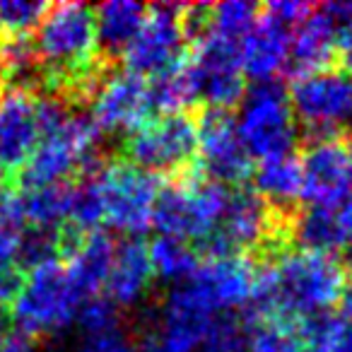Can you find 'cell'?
<instances>
[{"label":"cell","instance_id":"1","mask_svg":"<svg viewBox=\"0 0 352 352\" xmlns=\"http://www.w3.org/2000/svg\"><path fill=\"white\" fill-rule=\"evenodd\" d=\"M82 302V292L73 283L65 263L49 261L25 273V283L10 304V318L15 331L36 340L68 328L78 318Z\"/></svg>","mask_w":352,"mask_h":352},{"label":"cell","instance_id":"2","mask_svg":"<svg viewBox=\"0 0 352 352\" xmlns=\"http://www.w3.org/2000/svg\"><path fill=\"white\" fill-rule=\"evenodd\" d=\"M227 198L230 193L222 184L208 176L186 174L160 191L152 225L162 232V236L182 241L196 239L201 244L220 225Z\"/></svg>","mask_w":352,"mask_h":352},{"label":"cell","instance_id":"3","mask_svg":"<svg viewBox=\"0 0 352 352\" xmlns=\"http://www.w3.org/2000/svg\"><path fill=\"white\" fill-rule=\"evenodd\" d=\"M99 128L87 116H73L70 113L58 128L46 133L25 162L15 179L20 188H39L49 184L65 182V176L87 174L97 169L102 160L97 157Z\"/></svg>","mask_w":352,"mask_h":352},{"label":"cell","instance_id":"4","mask_svg":"<svg viewBox=\"0 0 352 352\" xmlns=\"http://www.w3.org/2000/svg\"><path fill=\"white\" fill-rule=\"evenodd\" d=\"M126 162L147 174H171L176 179L193 169L198 157V121L188 113H164L128 133Z\"/></svg>","mask_w":352,"mask_h":352},{"label":"cell","instance_id":"5","mask_svg":"<svg viewBox=\"0 0 352 352\" xmlns=\"http://www.w3.org/2000/svg\"><path fill=\"white\" fill-rule=\"evenodd\" d=\"M236 131L251 157L289 155L297 140V123L289 107L287 89L278 82H256L241 99V116Z\"/></svg>","mask_w":352,"mask_h":352},{"label":"cell","instance_id":"6","mask_svg":"<svg viewBox=\"0 0 352 352\" xmlns=\"http://www.w3.org/2000/svg\"><path fill=\"white\" fill-rule=\"evenodd\" d=\"M256 263L249 256L208 258L188 280L176 285L169 299L188 309L215 316L222 309L244 307L254 297Z\"/></svg>","mask_w":352,"mask_h":352},{"label":"cell","instance_id":"7","mask_svg":"<svg viewBox=\"0 0 352 352\" xmlns=\"http://www.w3.org/2000/svg\"><path fill=\"white\" fill-rule=\"evenodd\" d=\"M289 107L309 138H336L352 123V78L345 70L326 68L292 80Z\"/></svg>","mask_w":352,"mask_h":352},{"label":"cell","instance_id":"8","mask_svg":"<svg viewBox=\"0 0 352 352\" xmlns=\"http://www.w3.org/2000/svg\"><path fill=\"white\" fill-rule=\"evenodd\" d=\"M94 176L102 193L107 225L123 234H140L152 225V212L160 196L155 176L128 162L102 164Z\"/></svg>","mask_w":352,"mask_h":352},{"label":"cell","instance_id":"9","mask_svg":"<svg viewBox=\"0 0 352 352\" xmlns=\"http://www.w3.org/2000/svg\"><path fill=\"white\" fill-rule=\"evenodd\" d=\"M191 56L198 80V99H206L210 109L230 111L246 94L241 70V41L208 32L196 44Z\"/></svg>","mask_w":352,"mask_h":352},{"label":"cell","instance_id":"10","mask_svg":"<svg viewBox=\"0 0 352 352\" xmlns=\"http://www.w3.org/2000/svg\"><path fill=\"white\" fill-rule=\"evenodd\" d=\"M302 198L314 208L338 210L352 193L347 147L340 138H309L302 160Z\"/></svg>","mask_w":352,"mask_h":352},{"label":"cell","instance_id":"11","mask_svg":"<svg viewBox=\"0 0 352 352\" xmlns=\"http://www.w3.org/2000/svg\"><path fill=\"white\" fill-rule=\"evenodd\" d=\"M198 155L201 164L208 171V179L217 184H234L244 186L251 176V155L244 147L236 131V121L230 111L208 109L198 118Z\"/></svg>","mask_w":352,"mask_h":352},{"label":"cell","instance_id":"12","mask_svg":"<svg viewBox=\"0 0 352 352\" xmlns=\"http://www.w3.org/2000/svg\"><path fill=\"white\" fill-rule=\"evenodd\" d=\"M179 12H182V6H166V3L147 8V17L140 32L121 56L126 73L145 80L182 58L184 36L182 25H179Z\"/></svg>","mask_w":352,"mask_h":352},{"label":"cell","instance_id":"13","mask_svg":"<svg viewBox=\"0 0 352 352\" xmlns=\"http://www.w3.org/2000/svg\"><path fill=\"white\" fill-rule=\"evenodd\" d=\"M41 135L39 94L0 89V166L20 171Z\"/></svg>","mask_w":352,"mask_h":352},{"label":"cell","instance_id":"14","mask_svg":"<svg viewBox=\"0 0 352 352\" xmlns=\"http://www.w3.org/2000/svg\"><path fill=\"white\" fill-rule=\"evenodd\" d=\"M150 111L147 82L133 73H109L92 94V123L99 131L133 133Z\"/></svg>","mask_w":352,"mask_h":352},{"label":"cell","instance_id":"15","mask_svg":"<svg viewBox=\"0 0 352 352\" xmlns=\"http://www.w3.org/2000/svg\"><path fill=\"white\" fill-rule=\"evenodd\" d=\"M263 12V10H261ZM289 36L292 32L285 30L268 15H261L256 20L254 30L241 39V70L244 78L254 82H270L275 75L283 73L287 65Z\"/></svg>","mask_w":352,"mask_h":352},{"label":"cell","instance_id":"16","mask_svg":"<svg viewBox=\"0 0 352 352\" xmlns=\"http://www.w3.org/2000/svg\"><path fill=\"white\" fill-rule=\"evenodd\" d=\"M336 56V27L328 20L326 12L318 8L314 10L289 36L287 70L294 78L331 68Z\"/></svg>","mask_w":352,"mask_h":352},{"label":"cell","instance_id":"17","mask_svg":"<svg viewBox=\"0 0 352 352\" xmlns=\"http://www.w3.org/2000/svg\"><path fill=\"white\" fill-rule=\"evenodd\" d=\"M152 275L155 273L150 263V249L145 241H123L121 246H116V258L107 278V297L116 307H131L147 292Z\"/></svg>","mask_w":352,"mask_h":352},{"label":"cell","instance_id":"18","mask_svg":"<svg viewBox=\"0 0 352 352\" xmlns=\"http://www.w3.org/2000/svg\"><path fill=\"white\" fill-rule=\"evenodd\" d=\"M65 258H68L65 268H68L70 278L78 285L82 297L87 299L94 297L107 285L113 258H116V244L104 232H89L68 251Z\"/></svg>","mask_w":352,"mask_h":352},{"label":"cell","instance_id":"19","mask_svg":"<svg viewBox=\"0 0 352 352\" xmlns=\"http://www.w3.org/2000/svg\"><path fill=\"white\" fill-rule=\"evenodd\" d=\"M145 17L147 6L133 3V0H111V3L94 8L97 41L104 60L111 63L113 58H121L123 51L128 49V44L140 32Z\"/></svg>","mask_w":352,"mask_h":352},{"label":"cell","instance_id":"20","mask_svg":"<svg viewBox=\"0 0 352 352\" xmlns=\"http://www.w3.org/2000/svg\"><path fill=\"white\" fill-rule=\"evenodd\" d=\"M292 239L299 244V251L323 256H336L350 244L340 220V208L331 210L309 206L307 210H297L292 215Z\"/></svg>","mask_w":352,"mask_h":352},{"label":"cell","instance_id":"21","mask_svg":"<svg viewBox=\"0 0 352 352\" xmlns=\"http://www.w3.org/2000/svg\"><path fill=\"white\" fill-rule=\"evenodd\" d=\"M147 94H150V107L157 109L162 116L164 113H184V109L198 102V80L191 56L184 54L169 68L152 75L147 82Z\"/></svg>","mask_w":352,"mask_h":352},{"label":"cell","instance_id":"22","mask_svg":"<svg viewBox=\"0 0 352 352\" xmlns=\"http://www.w3.org/2000/svg\"><path fill=\"white\" fill-rule=\"evenodd\" d=\"M256 191L278 210L292 212L297 198L302 196V166L299 160L289 155L261 160L256 169Z\"/></svg>","mask_w":352,"mask_h":352},{"label":"cell","instance_id":"23","mask_svg":"<svg viewBox=\"0 0 352 352\" xmlns=\"http://www.w3.org/2000/svg\"><path fill=\"white\" fill-rule=\"evenodd\" d=\"M20 193L27 227H32V230H60L68 225L70 203H73V182H58L39 188H20Z\"/></svg>","mask_w":352,"mask_h":352},{"label":"cell","instance_id":"24","mask_svg":"<svg viewBox=\"0 0 352 352\" xmlns=\"http://www.w3.org/2000/svg\"><path fill=\"white\" fill-rule=\"evenodd\" d=\"M212 318L215 316H206V314L196 311V309H188L184 304L174 302V299H169L164 307L162 328L157 338L174 352H193L198 350Z\"/></svg>","mask_w":352,"mask_h":352},{"label":"cell","instance_id":"25","mask_svg":"<svg viewBox=\"0 0 352 352\" xmlns=\"http://www.w3.org/2000/svg\"><path fill=\"white\" fill-rule=\"evenodd\" d=\"M150 263L152 273L162 280L171 283H184L198 270V254L188 246V241L171 239V236H160L150 246Z\"/></svg>","mask_w":352,"mask_h":352},{"label":"cell","instance_id":"26","mask_svg":"<svg viewBox=\"0 0 352 352\" xmlns=\"http://www.w3.org/2000/svg\"><path fill=\"white\" fill-rule=\"evenodd\" d=\"M246 352H302V342L297 338L294 321H280V318L249 321Z\"/></svg>","mask_w":352,"mask_h":352},{"label":"cell","instance_id":"27","mask_svg":"<svg viewBox=\"0 0 352 352\" xmlns=\"http://www.w3.org/2000/svg\"><path fill=\"white\" fill-rule=\"evenodd\" d=\"M249 345V321L244 316H215L203 336L198 352H246Z\"/></svg>","mask_w":352,"mask_h":352},{"label":"cell","instance_id":"28","mask_svg":"<svg viewBox=\"0 0 352 352\" xmlns=\"http://www.w3.org/2000/svg\"><path fill=\"white\" fill-rule=\"evenodd\" d=\"M261 8L254 3H244V0H227L220 6H212L210 12V32L227 39L241 41L251 30H254L256 20H258Z\"/></svg>","mask_w":352,"mask_h":352},{"label":"cell","instance_id":"29","mask_svg":"<svg viewBox=\"0 0 352 352\" xmlns=\"http://www.w3.org/2000/svg\"><path fill=\"white\" fill-rule=\"evenodd\" d=\"M51 6L30 0H3L0 3V36H30L41 25Z\"/></svg>","mask_w":352,"mask_h":352},{"label":"cell","instance_id":"30","mask_svg":"<svg viewBox=\"0 0 352 352\" xmlns=\"http://www.w3.org/2000/svg\"><path fill=\"white\" fill-rule=\"evenodd\" d=\"M118 321H121V311H118V307L109 297L94 294V297H87L82 304H80L78 323L85 328L87 338L116 333Z\"/></svg>","mask_w":352,"mask_h":352},{"label":"cell","instance_id":"31","mask_svg":"<svg viewBox=\"0 0 352 352\" xmlns=\"http://www.w3.org/2000/svg\"><path fill=\"white\" fill-rule=\"evenodd\" d=\"M314 10H316L314 6L299 3V0H278V3H268V6L263 8V12L270 20H275L278 25H283L285 30H289V32L297 30Z\"/></svg>","mask_w":352,"mask_h":352},{"label":"cell","instance_id":"32","mask_svg":"<svg viewBox=\"0 0 352 352\" xmlns=\"http://www.w3.org/2000/svg\"><path fill=\"white\" fill-rule=\"evenodd\" d=\"M78 352H133L128 340L116 333H107V336H89L87 340L80 345Z\"/></svg>","mask_w":352,"mask_h":352},{"label":"cell","instance_id":"33","mask_svg":"<svg viewBox=\"0 0 352 352\" xmlns=\"http://www.w3.org/2000/svg\"><path fill=\"white\" fill-rule=\"evenodd\" d=\"M34 347H36L34 338L15 331L10 336H6V342H3V350L0 352H34Z\"/></svg>","mask_w":352,"mask_h":352},{"label":"cell","instance_id":"34","mask_svg":"<svg viewBox=\"0 0 352 352\" xmlns=\"http://www.w3.org/2000/svg\"><path fill=\"white\" fill-rule=\"evenodd\" d=\"M333 352H352V318L345 316V328H342V336Z\"/></svg>","mask_w":352,"mask_h":352},{"label":"cell","instance_id":"35","mask_svg":"<svg viewBox=\"0 0 352 352\" xmlns=\"http://www.w3.org/2000/svg\"><path fill=\"white\" fill-rule=\"evenodd\" d=\"M140 352H174V350H169V347L155 336V338H150V340H145V345L140 347Z\"/></svg>","mask_w":352,"mask_h":352},{"label":"cell","instance_id":"36","mask_svg":"<svg viewBox=\"0 0 352 352\" xmlns=\"http://www.w3.org/2000/svg\"><path fill=\"white\" fill-rule=\"evenodd\" d=\"M345 316L352 318V285L347 287V292H345Z\"/></svg>","mask_w":352,"mask_h":352},{"label":"cell","instance_id":"37","mask_svg":"<svg viewBox=\"0 0 352 352\" xmlns=\"http://www.w3.org/2000/svg\"><path fill=\"white\" fill-rule=\"evenodd\" d=\"M3 342H6V326H3V318H0V350H3Z\"/></svg>","mask_w":352,"mask_h":352},{"label":"cell","instance_id":"38","mask_svg":"<svg viewBox=\"0 0 352 352\" xmlns=\"http://www.w3.org/2000/svg\"><path fill=\"white\" fill-rule=\"evenodd\" d=\"M345 147H347V160H350V171H352V140Z\"/></svg>","mask_w":352,"mask_h":352}]
</instances>
